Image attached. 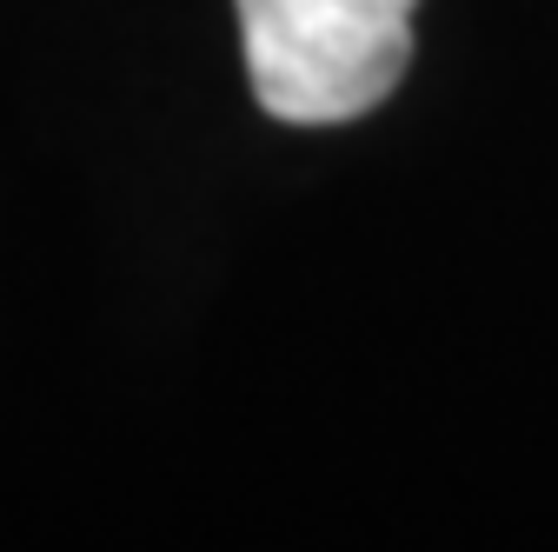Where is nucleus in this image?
Here are the masks:
<instances>
[{"label":"nucleus","mask_w":558,"mask_h":552,"mask_svg":"<svg viewBox=\"0 0 558 552\" xmlns=\"http://www.w3.org/2000/svg\"><path fill=\"white\" fill-rule=\"evenodd\" d=\"M233 8L246 40V81L272 120H360L412 67L418 0H233Z\"/></svg>","instance_id":"nucleus-1"}]
</instances>
